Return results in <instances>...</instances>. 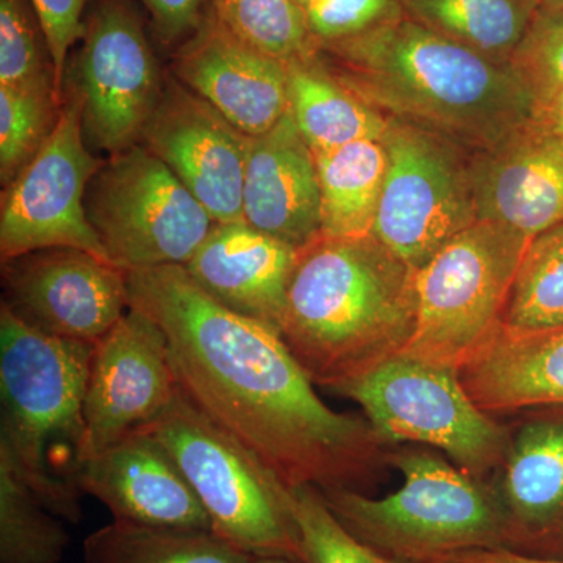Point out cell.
<instances>
[{"label": "cell", "instance_id": "cell-25", "mask_svg": "<svg viewBox=\"0 0 563 563\" xmlns=\"http://www.w3.org/2000/svg\"><path fill=\"white\" fill-rule=\"evenodd\" d=\"M407 16L509 65L543 0H398Z\"/></svg>", "mask_w": 563, "mask_h": 563}, {"label": "cell", "instance_id": "cell-41", "mask_svg": "<svg viewBox=\"0 0 563 563\" xmlns=\"http://www.w3.org/2000/svg\"><path fill=\"white\" fill-rule=\"evenodd\" d=\"M292 2H295L303 13V11L309 9V7H312L314 2H318V0H292Z\"/></svg>", "mask_w": 563, "mask_h": 563}, {"label": "cell", "instance_id": "cell-13", "mask_svg": "<svg viewBox=\"0 0 563 563\" xmlns=\"http://www.w3.org/2000/svg\"><path fill=\"white\" fill-rule=\"evenodd\" d=\"M177 391L165 333L131 307L95 344L84 399L79 465L157 420Z\"/></svg>", "mask_w": 563, "mask_h": 563}, {"label": "cell", "instance_id": "cell-31", "mask_svg": "<svg viewBox=\"0 0 563 563\" xmlns=\"http://www.w3.org/2000/svg\"><path fill=\"white\" fill-rule=\"evenodd\" d=\"M288 509L298 531L302 563H396L347 531L318 488H290Z\"/></svg>", "mask_w": 563, "mask_h": 563}, {"label": "cell", "instance_id": "cell-20", "mask_svg": "<svg viewBox=\"0 0 563 563\" xmlns=\"http://www.w3.org/2000/svg\"><path fill=\"white\" fill-rule=\"evenodd\" d=\"M298 250L246 222L214 224L185 263L192 280L225 309L280 332Z\"/></svg>", "mask_w": 563, "mask_h": 563}, {"label": "cell", "instance_id": "cell-17", "mask_svg": "<svg viewBox=\"0 0 563 563\" xmlns=\"http://www.w3.org/2000/svg\"><path fill=\"white\" fill-rule=\"evenodd\" d=\"M174 77L251 139L290 110L285 63L252 49L213 18L177 49Z\"/></svg>", "mask_w": 563, "mask_h": 563}, {"label": "cell", "instance_id": "cell-19", "mask_svg": "<svg viewBox=\"0 0 563 563\" xmlns=\"http://www.w3.org/2000/svg\"><path fill=\"white\" fill-rule=\"evenodd\" d=\"M243 220L295 250H302L321 236L317 162L290 111L272 131L250 141Z\"/></svg>", "mask_w": 563, "mask_h": 563}, {"label": "cell", "instance_id": "cell-6", "mask_svg": "<svg viewBox=\"0 0 563 563\" xmlns=\"http://www.w3.org/2000/svg\"><path fill=\"white\" fill-rule=\"evenodd\" d=\"M529 243L481 220L454 236L417 272V321L401 354L459 372L501 328Z\"/></svg>", "mask_w": 563, "mask_h": 563}, {"label": "cell", "instance_id": "cell-39", "mask_svg": "<svg viewBox=\"0 0 563 563\" xmlns=\"http://www.w3.org/2000/svg\"><path fill=\"white\" fill-rule=\"evenodd\" d=\"M254 563H298L284 558H255Z\"/></svg>", "mask_w": 563, "mask_h": 563}, {"label": "cell", "instance_id": "cell-7", "mask_svg": "<svg viewBox=\"0 0 563 563\" xmlns=\"http://www.w3.org/2000/svg\"><path fill=\"white\" fill-rule=\"evenodd\" d=\"M396 463L402 485L385 498L351 488L320 490L347 531L369 547L418 562L496 543L501 510L470 474L429 454L401 455Z\"/></svg>", "mask_w": 563, "mask_h": 563}, {"label": "cell", "instance_id": "cell-1", "mask_svg": "<svg viewBox=\"0 0 563 563\" xmlns=\"http://www.w3.org/2000/svg\"><path fill=\"white\" fill-rule=\"evenodd\" d=\"M131 307L165 333L177 384L288 488H350L380 437L313 390L280 332L225 309L184 266L128 272Z\"/></svg>", "mask_w": 563, "mask_h": 563}, {"label": "cell", "instance_id": "cell-37", "mask_svg": "<svg viewBox=\"0 0 563 563\" xmlns=\"http://www.w3.org/2000/svg\"><path fill=\"white\" fill-rule=\"evenodd\" d=\"M422 563H563L551 559L528 558L501 550V548H470V550L454 551L435 558L426 559Z\"/></svg>", "mask_w": 563, "mask_h": 563}, {"label": "cell", "instance_id": "cell-18", "mask_svg": "<svg viewBox=\"0 0 563 563\" xmlns=\"http://www.w3.org/2000/svg\"><path fill=\"white\" fill-rule=\"evenodd\" d=\"M481 221L532 240L563 221V141L529 121L472 165Z\"/></svg>", "mask_w": 563, "mask_h": 563}, {"label": "cell", "instance_id": "cell-33", "mask_svg": "<svg viewBox=\"0 0 563 563\" xmlns=\"http://www.w3.org/2000/svg\"><path fill=\"white\" fill-rule=\"evenodd\" d=\"M509 65L533 99L563 88V10L540 7Z\"/></svg>", "mask_w": 563, "mask_h": 563}, {"label": "cell", "instance_id": "cell-15", "mask_svg": "<svg viewBox=\"0 0 563 563\" xmlns=\"http://www.w3.org/2000/svg\"><path fill=\"white\" fill-rule=\"evenodd\" d=\"M251 136L188 90L166 79L161 102L144 128L146 146L209 211L214 224L242 222L243 184Z\"/></svg>", "mask_w": 563, "mask_h": 563}, {"label": "cell", "instance_id": "cell-9", "mask_svg": "<svg viewBox=\"0 0 563 563\" xmlns=\"http://www.w3.org/2000/svg\"><path fill=\"white\" fill-rule=\"evenodd\" d=\"M339 393L362 407L380 439L431 444L470 476L488 472L509 451L506 432L474 404L451 366L398 354Z\"/></svg>", "mask_w": 563, "mask_h": 563}, {"label": "cell", "instance_id": "cell-38", "mask_svg": "<svg viewBox=\"0 0 563 563\" xmlns=\"http://www.w3.org/2000/svg\"><path fill=\"white\" fill-rule=\"evenodd\" d=\"M532 120L563 141V88L533 99Z\"/></svg>", "mask_w": 563, "mask_h": 563}, {"label": "cell", "instance_id": "cell-16", "mask_svg": "<svg viewBox=\"0 0 563 563\" xmlns=\"http://www.w3.org/2000/svg\"><path fill=\"white\" fill-rule=\"evenodd\" d=\"M80 492L101 501L114 521L147 528L210 531L198 495L165 446L139 431L80 463Z\"/></svg>", "mask_w": 563, "mask_h": 563}, {"label": "cell", "instance_id": "cell-8", "mask_svg": "<svg viewBox=\"0 0 563 563\" xmlns=\"http://www.w3.org/2000/svg\"><path fill=\"white\" fill-rule=\"evenodd\" d=\"M85 211L107 257L124 272L184 266L214 221L176 174L143 144L103 161Z\"/></svg>", "mask_w": 563, "mask_h": 563}, {"label": "cell", "instance_id": "cell-11", "mask_svg": "<svg viewBox=\"0 0 563 563\" xmlns=\"http://www.w3.org/2000/svg\"><path fill=\"white\" fill-rule=\"evenodd\" d=\"M102 163L85 140L79 96L70 88L49 139L3 188L2 262L47 247H76L110 262L85 211V192Z\"/></svg>", "mask_w": 563, "mask_h": 563}, {"label": "cell", "instance_id": "cell-32", "mask_svg": "<svg viewBox=\"0 0 563 563\" xmlns=\"http://www.w3.org/2000/svg\"><path fill=\"white\" fill-rule=\"evenodd\" d=\"M0 87L55 90L49 47L31 0H0Z\"/></svg>", "mask_w": 563, "mask_h": 563}, {"label": "cell", "instance_id": "cell-29", "mask_svg": "<svg viewBox=\"0 0 563 563\" xmlns=\"http://www.w3.org/2000/svg\"><path fill=\"white\" fill-rule=\"evenodd\" d=\"M503 324L517 331L563 325V221L529 243Z\"/></svg>", "mask_w": 563, "mask_h": 563}, {"label": "cell", "instance_id": "cell-36", "mask_svg": "<svg viewBox=\"0 0 563 563\" xmlns=\"http://www.w3.org/2000/svg\"><path fill=\"white\" fill-rule=\"evenodd\" d=\"M150 13L155 35L180 49L209 24L211 0H140Z\"/></svg>", "mask_w": 563, "mask_h": 563}, {"label": "cell", "instance_id": "cell-30", "mask_svg": "<svg viewBox=\"0 0 563 563\" xmlns=\"http://www.w3.org/2000/svg\"><path fill=\"white\" fill-rule=\"evenodd\" d=\"M52 88L0 87V181L7 188L49 139L62 109Z\"/></svg>", "mask_w": 563, "mask_h": 563}, {"label": "cell", "instance_id": "cell-27", "mask_svg": "<svg viewBox=\"0 0 563 563\" xmlns=\"http://www.w3.org/2000/svg\"><path fill=\"white\" fill-rule=\"evenodd\" d=\"M68 543L57 515L0 457V563H60Z\"/></svg>", "mask_w": 563, "mask_h": 563}, {"label": "cell", "instance_id": "cell-28", "mask_svg": "<svg viewBox=\"0 0 563 563\" xmlns=\"http://www.w3.org/2000/svg\"><path fill=\"white\" fill-rule=\"evenodd\" d=\"M211 13L225 32L282 63L320 49L292 0H211Z\"/></svg>", "mask_w": 563, "mask_h": 563}, {"label": "cell", "instance_id": "cell-34", "mask_svg": "<svg viewBox=\"0 0 563 563\" xmlns=\"http://www.w3.org/2000/svg\"><path fill=\"white\" fill-rule=\"evenodd\" d=\"M402 13L398 0H318L303 11L318 46L351 38Z\"/></svg>", "mask_w": 563, "mask_h": 563}, {"label": "cell", "instance_id": "cell-12", "mask_svg": "<svg viewBox=\"0 0 563 563\" xmlns=\"http://www.w3.org/2000/svg\"><path fill=\"white\" fill-rule=\"evenodd\" d=\"M165 81L139 14L124 0H99L85 21L74 87L88 146L114 155L139 144Z\"/></svg>", "mask_w": 563, "mask_h": 563}, {"label": "cell", "instance_id": "cell-24", "mask_svg": "<svg viewBox=\"0 0 563 563\" xmlns=\"http://www.w3.org/2000/svg\"><path fill=\"white\" fill-rule=\"evenodd\" d=\"M507 455V506L520 523L550 529L563 521V420L533 421Z\"/></svg>", "mask_w": 563, "mask_h": 563}, {"label": "cell", "instance_id": "cell-21", "mask_svg": "<svg viewBox=\"0 0 563 563\" xmlns=\"http://www.w3.org/2000/svg\"><path fill=\"white\" fill-rule=\"evenodd\" d=\"M459 377L485 413L563 407V325L517 331L503 324L463 363Z\"/></svg>", "mask_w": 563, "mask_h": 563}, {"label": "cell", "instance_id": "cell-22", "mask_svg": "<svg viewBox=\"0 0 563 563\" xmlns=\"http://www.w3.org/2000/svg\"><path fill=\"white\" fill-rule=\"evenodd\" d=\"M296 128L313 152L363 140H383L388 118L354 95L321 65L317 54L285 63Z\"/></svg>", "mask_w": 563, "mask_h": 563}, {"label": "cell", "instance_id": "cell-23", "mask_svg": "<svg viewBox=\"0 0 563 563\" xmlns=\"http://www.w3.org/2000/svg\"><path fill=\"white\" fill-rule=\"evenodd\" d=\"M313 154L321 191V235H373L387 173L383 140L355 141Z\"/></svg>", "mask_w": 563, "mask_h": 563}, {"label": "cell", "instance_id": "cell-14", "mask_svg": "<svg viewBox=\"0 0 563 563\" xmlns=\"http://www.w3.org/2000/svg\"><path fill=\"white\" fill-rule=\"evenodd\" d=\"M7 307L62 339L96 344L131 309L128 272L76 247H47L2 262Z\"/></svg>", "mask_w": 563, "mask_h": 563}, {"label": "cell", "instance_id": "cell-5", "mask_svg": "<svg viewBox=\"0 0 563 563\" xmlns=\"http://www.w3.org/2000/svg\"><path fill=\"white\" fill-rule=\"evenodd\" d=\"M141 431L165 446L225 542L254 558L302 563L287 485L181 393Z\"/></svg>", "mask_w": 563, "mask_h": 563}, {"label": "cell", "instance_id": "cell-3", "mask_svg": "<svg viewBox=\"0 0 563 563\" xmlns=\"http://www.w3.org/2000/svg\"><path fill=\"white\" fill-rule=\"evenodd\" d=\"M417 272L373 235L298 250L280 335L313 384L339 391L401 354L417 321Z\"/></svg>", "mask_w": 563, "mask_h": 563}, {"label": "cell", "instance_id": "cell-4", "mask_svg": "<svg viewBox=\"0 0 563 563\" xmlns=\"http://www.w3.org/2000/svg\"><path fill=\"white\" fill-rule=\"evenodd\" d=\"M95 344L33 328L0 309V457L52 514L81 518L76 481L84 399Z\"/></svg>", "mask_w": 563, "mask_h": 563}, {"label": "cell", "instance_id": "cell-40", "mask_svg": "<svg viewBox=\"0 0 563 563\" xmlns=\"http://www.w3.org/2000/svg\"><path fill=\"white\" fill-rule=\"evenodd\" d=\"M543 9L563 10V0H543Z\"/></svg>", "mask_w": 563, "mask_h": 563}, {"label": "cell", "instance_id": "cell-26", "mask_svg": "<svg viewBox=\"0 0 563 563\" xmlns=\"http://www.w3.org/2000/svg\"><path fill=\"white\" fill-rule=\"evenodd\" d=\"M210 531L147 528L114 521L90 533L84 563H254Z\"/></svg>", "mask_w": 563, "mask_h": 563}, {"label": "cell", "instance_id": "cell-10", "mask_svg": "<svg viewBox=\"0 0 563 563\" xmlns=\"http://www.w3.org/2000/svg\"><path fill=\"white\" fill-rule=\"evenodd\" d=\"M387 118V173L373 236L418 272L479 221L472 165L461 161L457 144Z\"/></svg>", "mask_w": 563, "mask_h": 563}, {"label": "cell", "instance_id": "cell-2", "mask_svg": "<svg viewBox=\"0 0 563 563\" xmlns=\"http://www.w3.org/2000/svg\"><path fill=\"white\" fill-rule=\"evenodd\" d=\"M320 49L339 58L336 79L363 101L457 146L492 150L532 120V92L510 65L404 11Z\"/></svg>", "mask_w": 563, "mask_h": 563}, {"label": "cell", "instance_id": "cell-35", "mask_svg": "<svg viewBox=\"0 0 563 563\" xmlns=\"http://www.w3.org/2000/svg\"><path fill=\"white\" fill-rule=\"evenodd\" d=\"M90 0H31L44 38L49 47L55 73V91L65 99V74L69 51L84 38V13Z\"/></svg>", "mask_w": 563, "mask_h": 563}]
</instances>
